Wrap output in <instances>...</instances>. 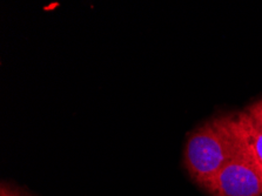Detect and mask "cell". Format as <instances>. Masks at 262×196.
Returning <instances> with one entry per match:
<instances>
[{
  "instance_id": "cell-4",
  "label": "cell",
  "mask_w": 262,
  "mask_h": 196,
  "mask_svg": "<svg viewBox=\"0 0 262 196\" xmlns=\"http://www.w3.org/2000/svg\"><path fill=\"white\" fill-rule=\"evenodd\" d=\"M0 196H26L24 195L21 191H19L15 188H12L11 186L3 183L2 188H0Z\"/></svg>"
},
{
  "instance_id": "cell-2",
  "label": "cell",
  "mask_w": 262,
  "mask_h": 196,
  "mask_svg": "<svg viewBox=\"0 0 262 196\" xmlns=\"http://www.w3.org/2000/svg\"><path fill=\"white\" fill-rule=\"evenodd\" d=\"M204 190L209 196H262V165L246 145Z\"/></svg>"
},
{
  "instance_id": "cell-3",
  "label": "cell",
  "mask_w": 262,
  "mask_h": 196,
  "mask_svg": "<svg viewBox=\"0 0 262 196\" xmlns=\"http://www.w3.org/2000/svg\"><path fill=\"white\" fill-rule=\"evenodd\" d=\"M249 149L262 165V99L237 113Z\"/></svg>"
},
{
  "instance_id": "cell-1",
  "label": "cell",
  "mask_w": 262,
  "mask_h": 196,
  "mask_svg": "<svg viewBox=\"0 0 262 196\" xmlns=\"http://www.w3.org/2000/svg\"><path fill=\"white\" fill-rule=\"evenodd\" d=\"M247 145L236 114L208 119L190 132L184 148V166L201 189Z\"/></svg>"
}]
</instances>
